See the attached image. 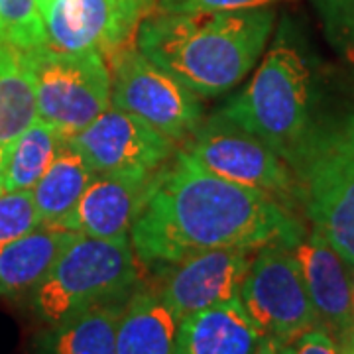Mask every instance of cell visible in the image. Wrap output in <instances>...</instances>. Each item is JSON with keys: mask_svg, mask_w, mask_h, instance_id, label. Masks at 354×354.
I'll return each instance as SVG.
<instances>
[{"mask_svg": "<svg viewBox=\"0 0 354 354\" xmlns=\"http://www.w3.org/2000/svg\"><path fill=\"white\" fill-rule=\"evenodd\" d=\"M305 230L286 203L216 176L177 150L130 228V242L144 264L162 266L221 248L254 252L274 242L290 248Z\"/></svg>", "mask_w": 354, "mask_h": 354, "instance_id": "cell-1", "label": "cell"}, {"mask_svg": "<svg viewBox=\"0 0 354 354\" xmlns=\"http://www.w3.org/2000/svg\"><path fill=\"white\" fill-rule=\"evenodd\" d=\"M276 12L174 14L152 10L136 32V48L199 97H216L252 71L274 30Z\"/></svg>", "mask_w": 354, "mask_h": 354, "instance_id": "cell-2", "label": "cell"}, {"mask_svg": "<svg viewBox=\"0 0 354 354\" xmlns=\"http://www.w3.org/2000/svg\"><path fill=\"white\" fill-rule=\"evenodd\" d=\"M290 164L315 127L313 77L301 50L278 38L248 85L218 111Z\"/></svg>", "mask_w": 354, "mask_h": 354, "instance_id": "cell-3", "label": "cell"}, {"mask_svg": "<svg viewBox=\"0 0 354 354\" xmlns=\"http://www.w3.org/2000/svg\"><path fill=\"white\" fill-rule=\"evenodd\" d=\"M290 165L297 209L346 264H354V111L315 122Z\"/></svg>", "mask_w": 354, "mask_h": 354, "instance_id": "cell-4", "label": "cell"}, {"mask_svg": "<svg viewBox=\"0 0 354 354\" xmlns=\"http://www.w3.org/2000/svg\"><path fill=\"white\" fill-rule=\"evenodd\" d=\"M138 283L130 236L79 234L30 291V309L48 327L102 304L124 301Z\"/></svg>", "mask_w": 354, "mask_h": 354, "instance_id": "cell-5", "label": "cell"}, {"mask_svg": "<svg viewBox=\"0 0 354 354\" xmlns=\"http://www.w3.org/2000/svg\"><path fill=\"white\" fill-rule=\"evenodd\" d=\"M38 118L65 138L81 132L113 102V75L99 51L64 53L48 46L30 53Z\"/></svg>", "mask_w": 354, "mask_h": 354, "instance_id": "cell-6", "label": "cell"}, {"mask_svg": "<svg viewBox=\"0 0 354 354\" xmlns=\"http://www.w3.org/2000/svg\"><path fill=\"white\" fill-rule=\"evenodd\" d=\"M113 106L138 116L165 138L185 144L201 127L199 95L144 57L134 44L113 55Z\"/></svg>", "mask_w": 354, "mask_h": 354, "instance_id": "cell-7", "label": "cell"}, {"mask_svg": "<svg viewBox=\"0 0 354 354\" xmlns=\"http://www.w3.org/2000/svg\"><path fill=\"white\" fill-rule=\"evenodd\" d=\"M183 146L209 171L244 187L264 191L297 209V181L291 165L266 142L221 113L203 120Z\"/></svg>", "mask_w": 354, "mask_h": 354, "instance_id": "cell-8", "label": "cell"}, {"mask_svg": "<svg viewBox=\"0 0 354 354\" xmlns=\"http://www.w3.org/2000/svg\"><path fill=\"white\" fill-rule=\"evenodd\" d=\"M239 299L264 337L291 342L319 327L299 266L283 244H266L252 254Z\"/></svg>", "mask_w": 354, "mask_h": 354, "instance_id": "cell-9", "label": "cell"}, {"mask_svg": "<svg viewBox=\"0 0 354 354\" xmlns=\"http://www.w3.org/2000/svg\"><path fill=\"white\" fill-rule=\"evenodd\" d=\"M162 169H116L95 174L71 213L55 225L93 239L130 236L165 174Z\"/></svg>", "mask_w": 354, "mask_h": 354, "instance_id": "cell-10", "label": "cell"}, {"mask_svg": "<svg viewBox=\"0 0 354 354\" xmlns=\"http://www.w3.org/2000/svg\"><path fill=\"white\" fill-rule=\"evenodd\" d=\"M256 252V250H254ZM252 250L221 248L158 266L152 288L176 321L239 297Z\"/></svg>", "mask_w": 354, "mask_h": 354, "instance_id": "cell-11", "label": "cell"}, {"mask_svg": "<svg viewBox=\"0 0 354 354\" xmlns=\"http://www.w3.org/2000/svg\"><path fill=\"white\" fill-rule=\"evenodd\" d=\"M65 140L85 158L95 174L132 167L162 169L177 152L176 142L113 104L88 127Z\"/></svg>", "mask_w": 354, "mask_h": 354, "instance_id": "cell-12", "label": "cell"}, {"mask_svg": "<svg viewBox=\"0 0 354 354\" xmlns=\"http://www.w3.org/2000/svg\"><path fill=\"white\" fill-rule=\"evenodd\" d=\"M290 250L315 307L319 327L337 342L342 341L354 327L348 264L315 228L305 230Z\"/></svg>", "mask_w": 354, "mask_h": 354, "instance_id": "cell-13", "label": "cell"}, {"mask_svg": "<svg viewBox=\"0 0 354 354\" xmlns=\"http://www.w3.org/2000/svg\"><path fill=\"white\" fill-rule=\"evenodd\" d=\"M38 8L53 51L113 57L134 39L124 32L113 0H38Z\"/></svg>", "mask_w": 354, "mask_h": 354, "instance_id": "cell-14", "label": "cell"}, {"mask_svg": "<svg viewBox=\"0 0 354 354\" xmlns=\"http://www.w3.org/2000/svg\"><path fill=\"white\" fill-rule=\"evenodd\" d=\"M264 339L234 297L179 319L174 354H256Z\"/></svg>", "mask_w": 354, "mask_h": 354, "instance_id": "cell-15", "label": "cell"}, {"mask_svg": "<svg viewBox=\"0 0 354 354\" xmlns=\"http://www.w3.org/2000/svg\"><path fill=\"white\" fill-rule=\"evenodd\" d=\"M77 236L67 228L38 225L0 246V297L30 295Z\"/></svg>", "mask_w": 354, "mask_h": 354, "instance_id": "cell-16", "label": "cell"}, {"mask_svg": "<svg viewBox=\"0 0 354 354\" xmlns=\"http://www.w3.org/2000/svg\"><path fill=\"white\" fill-rule=\"evenodd\" d=\"M177 321L153 288L130 293L116 329V354H174Z\"/></svg>", "mask_w": 354, "mask_h": 354, "instance_id": "cell-17", "label": "cell"}, {"mask_svg": "<svg viewBox=\"0 0 354 354\" xmlns=\"http://www.w3.org/2000/svg\"><path fill=\"white\" fill-rule=\"evenodd\" d=\"M124 301L97 305L48 325L36 341V354H116V329Z\"/></svg>", "mask_w": 354, "mask_h": 354, "instance_id": "cell-18", "label": "cell"}, {"mask_svg": "<svg viewBox=\"0 0 354 354\" xmlns=\"http://www.w3.org/2000/svg\"><path fill=\"white\" fill-rule=\"evenodd\" d=\"M38 120L30 53L10 46L0 50V148H6Z\"/></svg>", "mask_w": 354, "mask_h": 354, "instance_id": "cell-19", "label": "cell"}, {"mask_svg": "<svg viewBox=\"0 0 354 354\" xmlns=\"http://www.w3.org/2000/svg\"><path fill=\"white\" fill-rule=\"evenodd\" d=\"M93 177L95 171L85 158L65 140L48 171L32 189L39 225H57L67 213H71Z\"/></svg>", "mask_w": 354, "mask_h": 354, "instance_id": "cell-20", "label": "cell"}, {"mask_svg": "<svg viewBox=\"0 0 354 354\" xmlns=\"http://www.w3.org/2000/svg\"><path fill=\"white\" fill-rule=\"evenodd\" d=\"M65 144V136L38 118L4 152V191H32Z\"/></svg>", "mask_w": 354, "mask_h": 354, "instance_id": "cell-21", "label": "cell"}, {"mask_svg": "<svg viewBox=\"0 0 354 354\" xmlns=\"http://www.w3.org/2000/svg\"><path fill=\"white\" fill-rule=\"evenodd\" d=\"M0 32L6 46L26 53L48 46L38 0H0Z\"/></svg>", "mask_w": 354, "mask_h": 354, "instance_id": "cell-22", "label": "cell"}, {"mask_svg": "<svg viewBox=\"0 0 354 354\" xmlns=\"http://www.w3.org/2000/svg\"><path fill=\"white\" fill-rule=\"evenodd\" d=\"M325 38L354 67V0H313Z\"/></svg>", "mask_w": 354, "mask_h": 354, "instance_id": "cell-23", "label": "cell"}, {"mask_svg": "<svg viewBox=\"0 0 354 354\" xmlns=\"http://www.w3.org/2000/svg\"><path fill=\"white\" fill-rule=\"evenodd\" d=\"M39 225L32 191L0 193V246L22 236Z\"/></svg>", "mask_w": 354, "mask_h": 354, "instance_id": "cell-24", "label": "cell"}, {"mask_svg": "<svg viewBox=\"0 0 354 354\" xmlns=\"http://www.w3.org/2000/svg\"><path fill=\"white\" fill-rule=\"evenodd\" d=\"M279 0H156V8L160 12L193 14V12H236L264 8Z\"/></svg>", "mask_w": 354, "mask_h": 354, "instance_id": "cell-25", "label": "cell"}, {"mask_svg": "<svg viewBox=\"0 0 354 354\" xmlns=\"http://www.w3.org/2000/svg\"><path fill=\"white\" fill-rule=\"evenodd\" d=\"M288 354H339V342L323 327H313L290 342Z\"/></svg>", "mask_w": 354, "mask_h": 354, "instance_id": "cell-26", "label": "cell"}, {"mask_svg": "<svg viewBox=\"0 0 354 354\" xmlns=\"http://www.w3.org/2000/svg\"><path fill=\"white\" fill-rule=\"evenodd\" d=\"M113 4L130 38L136 36L142 20L156 8V0H113Z\"/></svg>", "mask_w": 354, "mask_h": 354, "instance_id": "cell-27", "label": "cell"}, {"mask_svg": "<svg viewBox=\"0 0 354 354\" xmlns=\"http://www.w3.org/2000/svg\"><path fill=\"white\" fill-rule=\"evenodd\" d=\"M288 351H290V342H279L276 339L266 337L256 354H288Z\"/></svg>", "mask_w": 354, "mask_h": 354, "instance_id": "cell-28", "label": "cell"}, {"mask_svg": "<svg viewBox=\"0 0 354 354\" xmlns=\"http://www.w3.org/2000/svg\"><path fill=\"white\" fill-rule=\"evenodd\" d=\"M339 354H354V327L342 341H339Z\"/></svg>", "mask_w": 354, "mask_h": 354, "instance_id": "cell-29", "label": "cell"}, {"mask_svg": "<svg viewBox=\"0 0 354 354\" xmlns=\"http://www.w3.org/2000/svg\"><path fill=\"white\" fill-rule=\"evenodd\" d=\"M4 191V150L0 148V193Z\"/></svg>", "mask_w": 354, "mask_h": 354, "instance_id": "cell-30", "label": "cell"}, {"mask_svg": "<svg viewBox=\"0 0 354 354\" xmlns=\"http://www.w3.org/2000/svg\"><path fill=\"white\" fill-rule=\"evenodd\" d=\"M348 276H351V297H353V317H354V264H348Z\"/></svg>", "mask_w": 354, "mask_h": 354, "instance_id": "cell-31", "label": "cell"}, {"mask_svg": "<svg viewBox=\"0 0 354 354\" xmlns=\"http://www.w3.org/2000/svg\"><path fill=\"white\" fill-rule=\"evenodd\" d=\"M2 48H6V41L2 38V32H0V50H2Z\"/></svg>", "mask_w": 354, "mask_h": 354, "instance_id": "cell-32", "label": "cell"}]
</instances>
